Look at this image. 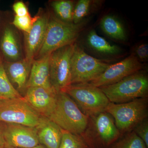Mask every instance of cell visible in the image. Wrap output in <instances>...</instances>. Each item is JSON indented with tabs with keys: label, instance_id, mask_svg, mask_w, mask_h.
<instances>
[{
	"label": "cell",
	"instance_id": "9a60e30c",
	"mask_svg": "<svg viewBox=\"0 0 148 148\" xmlns=\"http://www.w3.org/2000/svg\"><path fill=\"white\" fill-rule=\"evenodd\" d=\"M50 55L33 60L26 89L30 87H40L55 90L50 82L49 69Z\"/></svg>",
	"mask_w": 148,
	"mask_h": 148
},
{
	"label": "cell",
	"instance_id": "6da1fadb",
	"mask_svg": "<svg viewBox=\"0 0 148 148\" xmlns=\"http://www.w3.org/2000/svg\"><path fill=\"white\" fill-rule=\"evenodd\" d=\"M87 23L85 20L77 24L67 23L49 13L44 40L34 59L49 55L60 48L75 43Z\"/></svg>",
	"mask_w": 148,
	"mask_h": 148
},
{
	"label": "cell",
	"instance_id": "603a6c76",
	"mask_svg": "<svg viewBox=\"0 0 148 148\" xmlns=\"http://www.w3.org/2000/svg\"><path fill=\"white\" fill-rule=\"evenodd\" d=\"M112 148H148L132 130L122 135Z\"/></svg>",
	"mask_w": 148,
	"mask_h": 148
},
{
	"label": "cell",
	"instance_id": "484cf974",
	"mask_svg": "<svg viewBox=\"0 0 148 148\" xmlns=\"http://www.w3.org/2000/svg\"><path fill=\"white\" fill-rule=\"evenodd\" d=\"M139 138L143 140L148 148V118L141 122L133 129Z\"/></svg>",
	"mask_w": 148,
	"mask_h": 148
},
{
	"label": "cell",
	"instance_id": "9c48e42d",
	"mask_svg": "<svg viewBox=\"0 0 148 148\" xmlns=\"http://www.w3.org/2000/svg\"><path fill=\"white\" fill-rule=\"evenodd\" d=\"M75 43L60 48L51 53L49 64L50 82L57 92L71 84V60Z\"/></svg>",
	"mask_w": 148,
	"mask_h": 148
},
{
	"label": "cell",
	"instance_id": "f1b7e54d",
	"mask_svg": "<svg viewBox=\"0 0 148 148\" xmlns=\"http://www.w3.org/2000/svg\"><path fill=\"white\" fill-rule=\"evenodd\" d=\"M4 127L5 123L0 122V148H6L5 140L4 137Z\"/></svg>",
	"mask_w": 148,
	"mask_h": 148
},
{
	"label": "cell",
	"instance_id": "2e32d148",
	"mask_svg": "<svg viewBox=\"0 0 148 148\" xmlns=\"http://www.w3.org/2000/svg\"><path fill=\"white\" fill-rule=\"evenodd\" d=\"M36 128L40 144L46 148H59L62 135L61 127L43 117Z\"/></svg>",
	"mask_w": 148,
	"mask_h": 148
},
{
	"label": "cell",
	"instance_id": "8992f818",
	"mask_svg": "<svg viewBox=\"0 0 148 148\" xmlns=\"http://www.w3.org/2000/svg\"><path fill=\"white\" fill-rule=\"evenodd\" d=\"M61 91L71 97L88 116L105 112L110 103L101 88L90 82L71 84Z\"/></svg>",
	"mask_w": 148,
	"mask_h": 148
},
{
	"label": "cell",
	"instance_id": "5b68a950",
	"mask_svg": "<svg viewBox=\"0 0 148 148\" xmlns=\"http://www.w3.org/2000/svg\"><path fill=\"white\" fill-rule=\"evenodd\" d=\"M105 112L113 118L117 128L123 135L132 131L148 118V98H137L119 104L110 102Z\"/></svg>",
	"mask_w": 148,
	"mask_h": 148
},
{
	"label": "cell",
	"instance_id": "d6986e66",
	"mask_svg": "<svg viewBox=\"0 0 148 148\" xmlns=\"http://www.w3.org/2000/svg\"><path fill=\"white\" fill-rule=\"evenodd\" d=\"M88 44L93 50L109 56H117L122 52L118 46L112 45L103 37L100 36L94 30L90 31L87 37Z\"/></svg>",
	"mask_w": 148,
	"mask_h": 148
},
{
	"label": "cell",
	"instance_id": "cb8c5ba5",
	"mask_svg": "<svg viewBox=\"0 0 148 148\" xmlns=\"http://www.w3.org/2000/svg\"><path fill=\"white\" fill-rule=\"evenodd\" d=\"M59 148L88 147L79 135H75L62 129V138Z\"/></svg>",
	"mask_w": 148,
	"mask_h": 148
},
{
	"label": "cell",
	"instance_id": "8fae6325",
	"mask_svg": "<svg viewBox=\"0 0 148 148\" xmlns=\"http://www.w3.org/2000/svg\"><path fill=\"white\" fill-rule=\"evenodd\" d=\"M4 137L6 147L32 148L40 145L36 127L5 123Z\"/></svg>",
	"mask_w": 148,
	"mask_h": 148
},
{
	"label": "cell",
	"instance_id": "4fadbf2b",
	"mask_svg": "<svg viewBox=\"0 0 148 148\" xmlns=\"http://www.w3.org/2000/svg\"><path fill=\"white\" fill-rule=\"evenodd\" d=\"M57 92L44 88L30 87L26 89L24 98L38 113L48 118L55 108Z\"/></svg>",
	"mask_w": 148,
	"mask_h": 148
},
{
	"label": "cell",
	"instance_id": "4dcf8cb0",
	"mask_svg": "<svg viewBox=\"0 0 148 148\" xmlns=\"http://www.w3.org/2000/svg\"><path fill=\"white\" fill-rule=\"evenodd\" d=\"M3 100V99H1V98H0V102L2 101V100Z\"/></svg>",
	"mask_w": 148,
	"mask_h": 148
},
{
	"label": "cell",
	"instance_id": "ac0fdd59",
	"mask_svg": "<svg viewBox=\"0 0 148 148\" xmlns=\"http://www.w3.org/2000/svg\"><path fill=\"white\" fill-rule=\"evenodd\" d=\"M100 26L103 32L111 38L124 42L127 39L126 30L122 23L114 15H106L100 21Z\"/></svg>",
	"mask_w": 148,
	"mask_h": 148
},
{
	"label": "cell",
	"instance_id": "44dd1931",
	"mask_svg": "<svg viewBox=\"0 0 148 148\" xmlns=\"http://www.w3.org/2000/svg\"><path fill=\"white\" fill-rule=\"evenodd\" d=\"M102 1L98 0H79L75 5L73 14V22L80 23L85 17L95 11L101 6Z\"/></svg>",
	"mask_w": 148,
	"mask_h": 148
},
{
	"label": "cell",
	"instance_id": "30bf717a",
	"mask_svg": "<svg viewBox=\"0 0 148 148\" xmlns=\"http://www.w3.org/2000/svg\"><path fill=\"white\" fill-rule=\"evenodd\" d=\"M143 68L142 63L131 54L122 61L111 64L103 73L90 83L98 87L113 84L143 70Z\"/></svg>",
	"mask_w": 148,
	"mask_h": 148
},
{
	"label": "cell",
	"instance_id": "ffe728a7",
	"mask_svg": "<svg viewBox=\"0 0 148 148\" xmlns=\"http://www.w3.org/2000/svg\"><path fill=\"white\" fill-rule=\"evenodd\" d=\"M2 56L0 54V98L3 100L23 97L9 79L3 65Z\"/></svg>",
	"mask_w": 148,
	"mask_h": 148
},
{
	"label": "cell",
	"instance_id": "3957f363",
	"mask_svg": "<svg viewBox=\"0 0 148 148\" xmlns=\"http://www.w3.org/2000/svg\"><path fill=\"white\" fill-rule=\"evenodd\" d=\"M99 88L112 103H125L148 98V75L141 70L116 83Z\"/></svg>",
	"mask_w": 148,
	"mask_h": 148
},
{
	"label": "cell",
	"instance_id": "5bb4252c",
	"mask_svg": "<svg viewBox=\"0 0 148 148\" xmlns=\"http://www.w3.org/2000/svg\"><path fill=\"white\" fill-rule=\"evenodd\" d=\"M32 62L33 61L25 58L17 61H3L7 75L11 83L19 93L26 90V85L30 75Z\"/></svg>",
	"mask_w": 148,
	"mask_h": 148
},
{
	"label": "cell",
	"instance_id": "d4e9b609",
	"mask_svg": "<svg viewBox=\"0 0 148 148\" xmlns=\"http://www.w3.org/2000/svg\"><path fill=\"white\" fill-rule=\"evenodd\" d=\"M36 19V15L33 17L30 14L23 16H15L11 24L24 33H28L32 29Z\"/></svg>",
	"mask_w": 148,
	"mask_h": 148
},
{
	"label": "cell",
	"instance_id": "7402d4cb",
	"mask_svg": "<svg viewBox=\"0 0 148 148\" xmlns=\"http://www.w3.org/2000/svg\"><path fill=\"white\" fill-rule=\"evenodd\" d=\"M51 5L58 18L67 23H73V18L75 4L71 0L52 1Z\"/></svg>",
	"mask_w": 148,
	"mask_h": 148
},
{
	"label": "cell",
	"instance_id": "7c38bea8",
	"mask_svg": "<svg viewBox=\"0 0 148 148\" xmlns=\"http://www.w3.org/2000/svg\"><path fill=\"white\" fill-rule=\"evenodd\" d=\"M36 16V19L30 32L24 33L25 58L31 61L36 58L43 42L49 13L40 10Z\"/></svg>",
	"mask_w": 148,
	"mask_h": 148
},
{
	"label": "cell",
	"instance_id": "f546056e",
	"mask_svg": "<svg viewBox=\"0 0 148 148\" xmlns=\"http://www.w3.org/2000/svg\"><path fill=\"white\" fill-rule=\"evenodd\" d=\"M6 148H18L12 147H7ZM46 148L45 147H44V146L43 145H40H40H38L36 146V147H32V148Z\"/></svg>",
	"mask_w": 148,
	"mask_h": 148
},
{
	"label": "cell",
	"instance_id": "7a4b0ae2",
	"mask_svg": "<svg viewBox=\"0 0 148 148\" xmlns=\"http://www.w3.org/2000/svg\"><path fill=\"white\" fill-rule=\"evenodd\" d=\"M122 135L113 118L105 112L88 116L86 127L80 136L88 148H112Z\"/></svg>",
	"mask_w": 148,
	"mask_h": 148
},
{
	"label": "cell",
	"instance_id": "83f0119b",
	"mask_svg": "<svg viewBox=\"0 0 148 148\" xmlns=\"http://www.w3.org/2000/svg\"><path fill=\"white\" fill-rule=\"evenodd\" d=\"M12 9L15 16H23L29 15L28 8L23 2L19 1L14 3L12 5Z\"/></svg>",
	"mask_w": 148,
	"mask_h": 148
},
{
	"label": "cell",
	"instance_id": "277c9868",
	"mask_svg": "<svg viewBox=\"0 0 148 148\" xmlns=\"http://www.w3.org/2000/svg\"><path fill=\"white\" fill-rule=\"evenodd\" d=\"M88 118L68 94L57 92L55 108L49 119L61 129L80 135L86 127Z\"/></svg>",
	"mask_w": 148,
	"mask_h": 148
},
{
	"label": "cell",
	"instance_id": "4316f807",
	"mask_svg": "<svg viewBox=\"0 0 148 148\" xmlns=\"http://www.w3.org/2000/svg\"><path fill=\"white\" fill-rule=\"evenodd\" d=\"M132 54L136 57L140 62H145L148 61V45L147 43L140 44L133 48Z\"/></svg>",
	"mask_w": 148,
	"mask_h": 148
},
{
	"label": "cell",
	"instance_id": "e0dca14e",
	"mask_svg": "<svg viewBox=\"0 0 148 148\" xmlns=\"http://www.w3.org/2000/svg\"><path fill=\"white\" fill-rule=\"evenodd\" d=\"M3 55L10 61H18L21 58L20 45L14 30L10 26L4 29L0 42Z\"/></svg>",
	"mask_w": 148,
	"mask_h": 148
},
{
	"label": "cell",
	"instance_id": "ba28073f",
	"mask_svg": "<svg viewBox=\"0 0 148 148\" xmlns=\"http://www.w3.org/2000/svg\"><path fill=\"white\" fill-rule=\"evenodd\" d=\"M43 116L27 103L24 97L0 102V122L36 127Z\"/></svg>",
	"mask_w": 148,
	"mask_h": 148
},
{
	"label": "cell",
	"instance_id": "52a82bcc",
	"mask_svg": "<svg viewBox=\"0 0 148 148\" xmlns=\"http://www.w3.org/2000/svg\"><path fill=\"white\" fill-rule=\"evenodd\" d=\"M110 65L107 61L88 55L75 43L71 60V84L90 82Z\"/></svg>",
	"mask_w": 148,
	"mask_h": 148
}]
</instances>
